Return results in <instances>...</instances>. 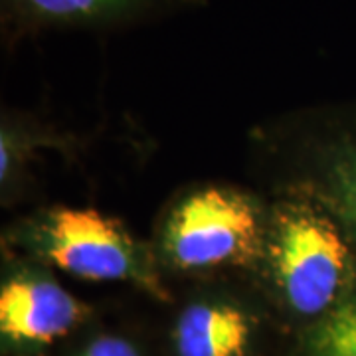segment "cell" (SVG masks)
I'll use <instances>...</instances> for the list:
<instances>
[{
  "label": "cell",
  "instance_id": "6",
  "mask_svg": "<svg viewBox=\"0 0 356 356\" xmlns=\"http://www.w3.org/2000/svg\"><path fill=\"white\" fill-rule=\"evenodd\" d=\"M180 0H6L16 28L89 26L125 20L149 8Z\"/></svg>",
  "mask_w": 356,
  "mask_h": 356
},
{
  "label": "cell",
  "instance_id": "5",
  "mask_svg": "<svg viewBox=\"0 0 356 356\" xmlns=\"http://www.w3.org/2000/svg\"><path fill=\"white\" fill-rule=\"evenodd\" d=\"M252 321L226 303H196L178 318V356H243L252 341Z\"/></svg>",
  "mask_w": 356,
  "mask_h": 356
},
{
  "label": "cell",
  "instance_id": "1",
  "mask_svg": "<svg viewBox=\"0 0 356 356\" xmlns=\"http://www.w3.org/2000/svg\"><path fill=\"white\" fill-rule=\"evenodd\" d=\"M267 252L281 297L299 315H327L355 285L348 243L331 218L313 208L287 206L275 214Z\"/></svg>",
  "mask_w": 356,
  "mask_h": 356
},
{
  "label": "cell",
  "instance_id": "2",
  "mask_svg": "<svg viewBox=\"0 0 356 356\" xmlns=\"http://www.w3.org/2000/svg\"><path fill=\"white\" fill-rule=\"evenodd\" d=\"M166 252L182 269L248 264L261 248L257 212L242 194L222 188L196 192L168 220Z\"/></svg>",
  "mask_w": 356,
  "mask_h": 356
},
{
  "label": "cell",
  "instance_id": "9",
  "mask_svg": "<svg viewBox=\"0 0 356 356\" xmlns=\"http://www.w3.org/2000/svg\"><path fill=\"white\" fill-rule=\"evenodd\" d=\"M83 356H139L137 348L125 339L99 337L86 348Z\"/></svg>",
  "mask_w": 356,
  "mask_h": 356
},
{
  "label": "cell",
  "instance_id": "3",
  "mask_svg": "<svg viewBox=\"0 0 356 356\" xmlns=\"http://www.w3.org/2000/svg\"><path fill=\"white\" fill-rule=\"evenodd\" d=\"M42 254L83 280H139L143 269L127 232L95 210H56L42 232Z\"/></svg>",
  "mask_w": 356,
  "mask_h": 356
},
{
  "label": "cell",
  "instance_id": "8",
  "mask_svg": "<svg viewBox=\"0 0 356 356\" xmlns=\"http://www.w3.org/2000/svg\"><path fill=\"white\" fill-rule=\"evenodd\" d=\"M329 184L341 216L356 236V147L339 154L332 163Z\"/></svg>",
  "mask_w": 356,
  "mask_h": 356
},
{
  "label": "cell",
  "instance_id": "4",
  "mask_svg": "<svg viewBox=\"0 0 356 356\" xmlns=\"http://www.w3.org/2000/svg\"><path fill=\"white\" fill-rule=\"evenodd\" d=\"M81 318L83 307L54 281L18 277L2 285L0 331L14 343H54Z\"/></svg>",
  "mask_w": 356,
  "mask_h": 356
},
{
  "label": "cell",
  "instance_id": "7",
  "mask_svg": "<svg viewBox=\"0 0 356 356\" xmlns=\"http://www.w3.org/2000/svg\"><path fill=\"white\" fill-rule=\"evenodd\" d=\"M309 346L313 356H356V281L350 291L318 318Z\"/></svg>",
  "mask_w": 356,
  "mask_h": 356
}]
</instances>
